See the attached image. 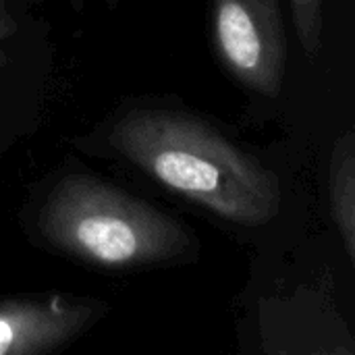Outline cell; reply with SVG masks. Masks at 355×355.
Instances as JSON below:
<instances>
[{
    "label": "cell",
    "mask_w": 355,
    "mask_h": 355,
    "mask_svg": "<svg viewBox=\"0 0 355 355\" xmlns=\"http://www.w3.org/2000/svg\"><path fill=\"white\" fill-rule=\"evenodd\" d=\"M106 152L214 216L262 227L281 210L275 171L198 114L168 106H129L100 135Z\"/></svg>",
    "instance_id": "1"
},
{
    "label": "cell",
    "mask_w": 355,
    "mask_h": 355,
    "mask_svg": "<svg viewBox=\"0 0 355 355\" xmlns=\"http://www.w3.org/2000/svg\"><path fill=\"white\" fill-rule=\"evenodd\" d=\"M29 227L50 252L116 272L183 264L200 250L181 220L83 171H69L46 187Z\"/></svg>",
    "instance_id": "2"
},
{
    "label": "cell",
    "mask_w": 355,
    "mask_h": 355,
    "mask_svg": "<svg viewBox=\"0 0 355 355\" xmlns=\"http://www.w3.org/2000/svg\"><path fill=\"white\" fill-rule=\"evenodd\" d=\"M212 37L237 83L266 98L281 94L289 48L281 0H212Z\"/></svg>",
    "instance_id": "3"
},
{
    "label": "cell",
    "mask_w": 355,
    "mask_h": 355,
    "mask_svg": "<svg viewBox=\"0 0 355 355\" xmlns=\"http://www.w3.org/2000/svg\"><path fill=\"white\" fill-rule=\"evenodd\" d=\"M108 304L92 297L25 295L0 300V355H46L87 333Z\"/></svg>",
    "instance_id": "4"
},
{
    "label": "cell",
    "mask_w": 355,
    "mask_h": 355,
    "mask_svg": "<svg viewBox=\"0 0 355 355\" xmlns=\"http://www.w3.org/2000/svg\"><path fill=\"white\" fill-rule=\"evenodd\" d=\"M329 204L345 254L355 258V135L337 137L329 162Z\"/></svg>",
    "instance_id": "5"
},
{
    "label": "cell",
    "mask_w": 355,
    "mask_h": 355,
    "mask_svg": "<svg viewBox=\"0 0 355 355\" xmlns=\"http://www.w3.org/2000/svg\"><path fill=\"white\" fill-rule=\"evenodd\" d=\"M289 6L302 50L308 56H316L322 44L324 0H289Z\"/></svg>",
    "instance_id": "6"
},
{
    "label": "cell",
    "mask_w": 355,
    "mask_h": 355,
    "mask_svg": "<svg viewBox=\"0 0 355 355\" xmlns=\"http://www.w3.org/2000/svg\"><path fill=\"white\" fill-rule=\"evenodd\" d=\"M17 31V21L12 17L10 0H0V42L8 40Z\"/></svg>",
    "instance_id": "7"
},
{
    "label": "cell",
    "mask_w": 355,
    "mask_h": 355,
    "mask_svg": "<svg viewBox=\"0 0 355 355\" xmlns=\"http://www.w3.org/2000/svg\"><path fill=\"white\" fill-rule=\"evenodd\" d=\"M0 62H2V52H0Z\"/></svg>",
    "instance_id": "8"
}]
</instances>
